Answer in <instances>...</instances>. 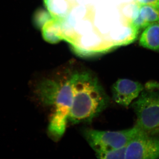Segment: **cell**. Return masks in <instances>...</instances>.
Here are the masks:
<instances>
[{"label":"cell","mask_w":159,"mask_h":159,"mask_svg":"<svg viewBox=\"0 0 159 159\" xmlns=\"http://www.w3.org/2000/svg\"><path fill=\"white\" fill-rule=\"evenodd\" d=\"M139 45L152 51H159V23H154L144 29L139 39Z\"/></svg>","instance_id":"cell-11"},{"label":"cell","mask_w":159,"mask_h":159,"mask_svg":"<svg viewBox=\"0 0 159 159\" xmlns=\"http://www.w3.org/2000/svg\"><path fill=\"white\" fill-rule=\"evenodd\" d=\"M70 44L77 55L84 57L106 53L114 48L96 29L90 33L78 36Z\"/></svg>","instance_id":"cell-6"},{"label":"cell","mask_w":159,"mask_h":159,"mask_svg":"<svg viewBox=\"0 0 159 159\" xmlns=\"http://www.w3.org/2000/svg\"><path fill=\"white\" fill-rule=\"evenodd\" d=\"M140 129L125 148V159L159 158V137Z\"/></svg>","instance_id":"cell-5"},{"label":"cell","mask_w":159,"mask_h":159,"mask_svg":"<svg viewBox=\"0 0 159 159\" xmlns=\"http://www.w3.org/2000/svg\"><path fill=\"white\" fill-rule=\"evenodd\" d=\"M94 27L102 36L107 35L114 26L122 20L117 6L103 5L91 8Z\"/></svg>","instance_id":"cell-7"},{"label":"cell","mask_w":159,"mask_h":159,"mask_svg":"<svg viewBox=\"0 0 159 159\" xmlns=\"http://www.w3.org/2000/svg\"><path fill=\"white\" fill-rule=\"evenodd\" d=\"M53 19L48 11L40 8L37 9L33 14L32 22L36 29H41L46 23Z\"/></svg>","instance_id":"cell-15"},{"label":"cell","mask_w":159,"mask_h":159,"mask_svg":"<svg viewBox=\"0 0 159 159\" xmlns=\"http://www.w3.org/2000/svg\"><path fill=\"white\" fill-rule=\"evenodd\" d=\"M70 77L73 102L68 122H90L108 106L109 98L98 78L91 72L73 71Z\"/></svg>","instance_id":"cell-1"},{"label":"cell","mask_w":159,"mask_h":159,"mask_svg":"<svg viewBox=\"0 0 159 159\" xmlns=\"http://www.w3.org/2000/svg\"><path fill=\"white\" fill-rule=\"evenodd\" d=\"M47 10L54 19L61 20L65 19L72 5L68 0H43Z\"/></svg>","instance_id":"cell-12"},{"label":"cell","mask_w":159,"mask_h":159,"mask_svg":"<svg viewBox=\"0 0 159 159\" xmlns=\"http://www.w3.org/2000/svg\"><path fill=\"white\" fill-rule=\"evenodd\" d=\"M74 30L78 36L90 33L95 30L92 16L80 21L74 27Z\"/></svg>","instance_id":"cell-16"},{"label":"cell","mask_w":159,"mask_h":159,"mask_svg":"<svg viewBox=\"0 0 159 159\" xmlns=\"http://www.w3.org/2000/svg\"><path fill=\"white\" fill-rule=\"evenodd\" d=\"M138 5L136 12L130 24L137 31L145 29L152 23H159V9L148 5Z\"/></svg>","instance_id":"cell-10"},{"label":"cell","mask_w":159,"mask_h":159,"mask_svg":"<svg viewBox=\"0 0 159 159\" xmlns=\"http://www.w3.org/2000/svg\"><path fill=\"white\" fill-rule=\"evenodd\" d=\"M91 8L84 5L75 4L72 6L66 18L67 22L74 28L80 21L92 16Z\"/></svg>","instance_id":"cell-14"},{"label":"cell","mask_w":159,"mask_h":159,"mask_svg":"<svg viewBox=\"0 0 159 159\" xmlns=\"http://www.w3.org/2000/svg\"><path fill=\"white\" fill-rule=\"evenodd\" d=\"M72 6L75 5L76 4V0H68Z\"/></svg>","instance_id":"cell-20"},{"label":"cell","mask_w":159,"mask_h":159,"mask_svg":"<svg viewBox=\"0 0 159 159\" xmlns=\"http://www.w3.org/2000/svg\"><path fill=\"white\" fill-rule=\"evenodd\" d=\"M70 75L67 72L45 78L36 88L39 99L51 110L48 133L55 141L63 135L68 122L73 102Z\"/></svg>","instance_id":"cell-2"},{"label":"cell","mask_w":159,"mask_h":159,"mask_svg":"<svg viewBox=\"0 0 159 159\" xmlns=\"http://www.w3.org/2000/svg\"><path fill=\"white\" fill-rule=\"evenodd\" d=\"M143 89L144 86L140 83L128 79H119L112 87V99L119 105L128 107Z\"/></svg>","instance_id":"cell-8"},{"label":"cell","mask_w":159,"mask_h":159,"mask_svg":"<svg viewBox=\"0 0 159 159\" xmlns=\"http://www.w3.org/2000/svg\"><path fill=\"white\" fill-rule=\"evenodd\" d=\"M136 1L138 4L148 5L159 9V0H136Z\"/></svg>","instance_id":"cell-18"},{"label":"cell","mask_w":159,"mask_h":159,"mask_svg":"<svg viewBox=\"0 0 159 159\" xmlns=\"http://www.w3.org/2000/svg\"><path fill=\"white\" fill-rule=\"evenodd\" d=\"M125 148L126 147H124L97 152L96 153V156L100 159H125Z\"/></svg>","instance_id":"cell-17"},{"label":"cell","mask_w":159,"mask_h":159,"mask_svg":"<svg viewBox=\"0 0 159 159\" xmlns=\"http://www.w3.org/2000/svg\"><path fill=\"white\" fill-rule=\"evenodd\" d=\"M137 31L130 23L124 20L114 26L108 34L103 37L115 48L130 42Z\"/></svg>","instance_id":"cell-9"},{"label":"cell","mask_w":159,"mask_h":159,"mask_svg":"<svg viewBox=\"0 0 159 159\" xmlns=\"http://www.w3.org/2000/svg\"><path fill=\"white\" fill-rule=\"evenodd\" d=\"M76 4L84 5L91 8L93 6V0H76Z\"/></svg>","instance_id":"cell-19"},{"label":"cell","mask_w":159,"mask_h":159,"mask_svg":"<svg viewBox=\"0 0 159 159\" xmlns=\"http://www.w3.org/2000/svg\"><path fill=\"white\" fill-rule=\"evenodd\" d=\"M131 103L136 115V125L145 131H153L159 127V84L148 81L138 97Z\"/></svg>","instance_id":"cell-3"},{"label":"cell","mask_w":159,"mask_h":159,"mask_svg":"<svg viewBox=\"0 0 159 159\" xmlns=\"http://www.w3.org/2000/svg\"><path fill=\"white\" fill-rule=\"evenodd\" d=\"M43 38L47 42L55 44L63 40L60 21L53 19L42 28Z\"/></svg>","instance_id":"cell-13"},{"label":"cell","mask_w":159,"mask_h":159,"mask_svg":"<svg viewBox=\"0 0 159 159\" xmlns=\"http://www.w3.org/2000/svg\"><path fill=\"white\" fill-rule=\"evenodd\" d=\"M141 129L136 125L120 131H100L86 129L83 135L96 153L126 147Z\"/></svg>","instance_id":"cell-4"}]
</instances>
